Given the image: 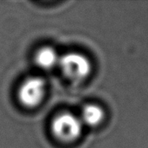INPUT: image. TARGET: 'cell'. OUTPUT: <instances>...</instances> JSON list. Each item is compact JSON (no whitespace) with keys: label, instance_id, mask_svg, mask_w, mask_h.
<instances>
[{"label":"cell","instance_id":"obj_1","mask_svg":"<svg viewBox=\"0 0 148 148\" xmlns=\"http://www.w3.org/2000/svg\"><path fill=\"white\" fill-rule=\"evenodd\" d=\"M58 66L63 75L73 82L85 80L92 71L89 59L78 52H69L62 56Z\"/></svg>","mask_w":148,"mask_h":148},{"label":"cell","instance_id":"obj_2","mask_svg":"<svg viewBox=\"0 0 148 148\" xmlns=\"http://www.w3.org/2000/svg\"><path fill=\"white\" fill-rule=\"evenodd\" d=\"M51 128L58 140L62 142H72L81 136L83 124L80 117L70 113H62L53 120Z\"/></svg>","mask_w":148,"mask_h":148},{"label":"cell","instance_id":"obj_3","mask_svg":"<svg viewBox=\"0 0 148 148\" xmlns=\"http://www.w3.org/2000/svg\"><path fill=\"white\" fill-rule=\"evenodd\" d=\"M46 93V83L38 76L27 78L18 88V100L27 108H34L41 103Z\"/></svg>","mask_w":148,"mask_h":148},{"label":"cell","instance_id":"obj_4","mask_svg":"<svg viewBox=\"0 0 148 148\" xmlns=\"http://www.w3.org/2000/svg\"><path fill=\"white\" fill-rule=\"evenodd\" d=\"M61 56L56 50L49 46L41 48L36 54V63L42 69L49 70L59 65Z\"/></svg>","mask_w":148,"mask_h":148},{"label":"cell","instance_id":"obj_5","mask_svg":"<svg viewBox=\"0 0 148 148\" xmlns=\"http://www.w3.org/2000/svg\"><path fill=\"white\" fill-rule=\"evenodd\" d=\"M104 117L105 112L101 107L95 104H88L82 108L80 119L83 126L96 127L102 122Z\"/></svg>","mask_w":148,"mask_h":148}]
</instances>
